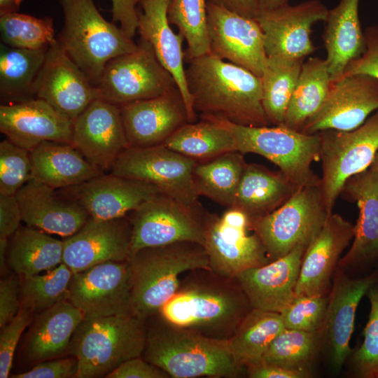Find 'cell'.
<instances>
[{"label":"cell","instance_id":"cell-19","mask_svg":"<svg viewBox=\"0 0 378 378\" xmlns=\"http://www.w3.org/2000/svg\"><path fill=\"white\" fill-rule=\"evenodd\" d=\"M378 281L372 274L351 279L337 267L332 277L324 321L320 331L321 347L327 351L330 366L342 370L351 355L349 342L358 304L372 285Z\"/></svg>","mask_w":378,"mask_h":378},{"label":"cell","instance_id":"cell-3","mask_svg":"<svg viewBox=\"0 0 378 378\" xmlns=\"http://www.w3.org/2000/svg\"><path fill=\"white\" fill-rule=\"evenodd\" d=\"M151 318L141 357L170 377L235 378L246 374V368L233 356L228 340L174 326L158 313Z\"/></svg>","mask_w":378,"mask_h":378},{"label":"cell","instance_id":"cell-4","mask_svg":"<svg viewBox=\"0 0 378 378\" xmlns=\"http://www.w3.org/2000/svg\"><path fill=\"white\" fill-rule=\"evenodd\" d=\"M127 262L132 313L146 321L177 292L182 274L196 269H211L204 248L192 241L144 248L131 254Z\"/></svg>","mask_w":378,"mask_h":378},{"label":"cell","instance_id":"cell-15","mask_svg":"<svg viewBox=\"0 0 378 378\" xmlns=\"http://www.w3.org/2000/svg\"><path fill=\"white\" fill-rule=\"evenodd\" d=\"M206 15L209 52L260 78L267 55L257 20L209 2Z\"/></svg>","mask_w":378,"mask_h":378},{"label":"cell","instance_id":"cell-42","mask_svg":"<svg viewBox=\"0 0 378 378\" xmlns=\"http://www.w3.org/2000/svg\"><path fill=\"white\" fill-rule=\"evenodd\" d=\"M1 43L13 48L40 50L56 42L53 20L13 13L0 16Z\"/></svg>","mask_w":378,"mask_h":378},{"label":"cell","instance_id":"cell-40","mask_svg":"<svg viewBox=\"0 0 378 378\" xmlns=\"http://www.w3.org/2000/svg\"><path fill=\"white\" fill-rule=\"evenodd\" d=\"M304 59L267 57L260 77L262 104L271 125H284Z\"/></svg>","mask_w":378,"mask_h":378},{"label":"cell","instance_id":"cell-31","mask_svg":"<svg viewBox=\"0 0 378 378\" xmlns=\"http://www.w3.org/2000/svg\"><path fill=\"white\" fill-rule=\"evenodd\" d=\"M32 178L56 189L80 185L104 173L72 144L44 141L30 151Z\"/></svg>","mask_w":378,"mask_h":378},{"label":"cell","instance_id":"cell-59","mask_svg":"<svg viewBox=\"0 0 378 378\" xmlns=\"http://www.w3.org/2000/svg\"><path fill=\"white\" fill-rule=\"evenodd\" d=\"M8 239L0 238V268L1 272L6 269V258L8 253Z\"/></svg>","mask_w":378,"mask_h":378},{"label":"cell","instance_id":"cell-39","mask_svg":"<svg viewBox=\"0 0 378 378\" xmlns=\"http://www.w3.org/2000/svg\"><path fill=\"white\" fill-rule=\"evenodd\" d=\"M284 328L279 313L252 308L228 340L236 361L245 368L260 362Z\"/></svg>","mask_w":378,"mask_h":378},{"label":"cell","instance_id":"cell-13","mask_svg":"<svg viewBox=\"0 0 378 378\" xmlns=\"http://www.w3.org/2000/svg\"><path fill=\"white\" fill-rule=\"evenodd\" d=\"M197 162L164 144L127 147L118 157L112 174L147 182L161 192L188 205L199 204L192 181Z\"/></svg>","mask_w":378,"mask_h":378},{"label":"cell","instance_id":"cell-20","mask_svg":"<svg viewBox=\"0 0 378 378\" xmlns=\"http://www.w3.org/2000/svg\"><path fill=\"white\" fill-rule=\"evenodd\" d=\"M72 145L94 166L111 170L128 147L120 106L97 98L73 121Z\"/></svg>","mask_w":378,"mask_h":378},{"label":"cell","instance_id":"cell-25","mask_svg":"<svg viewBox=\"0 0 378 378\" xmlns=\"http://www.w3.org/2000/svg\"><path fill=\"white\" fill-rule=\"evenodd\" d=\"M119 106L128 147L162 144L178 129L189 122L178 89L160 97Z\"/></svg>","mask_w":378,"mask_h":378},{"label":"cell","instance_id":"cell-47","mask_svg":"<svg viewBox=\"0 0 378 378\" xmlns=\"http://www.w3.org/2000/svg\"><path fill=\"white\" fill-rule=\"evenodd\" d=\"M328 302V295H295L280 313L285 328L320 332Z\"/></svg>","mask_w":378,"mask_h":378},{"label":"cell","instance_id":"cell-5","mask_svg":"<svg viewBox=\"0 0 378 378\" xmlns=\"http://www.w3.org/2000/svg\"><path fill=\"white\" fill-rule=\"evenodd\" d=\"M58 1L64 24L57 41L97 87L106 64L136 50L138 44L120 27L106 21L94 0Z\"/></svg>","mask_w":378,"mask_h":378},{"label":"cell","instance_id":"cell-33","mask_svg":"<svg viewBox=\"0 0 378 378\" xmlns=\"http://www.w3.org/2000/svg\"><path fill=\"white\" fill-rule=\"evenodd\" d=\"M298 188L280 170L273 172L257 164H247L233 207L253 220L279 208Z\"/></svg>","mask_w":378,"mask_h":378},{"label":"cell","instance_id":"cell-57","mask_svg":"<svg viewBox=\"0 0 378 378\" xmlns=\"http://www.w3.org/2000/svg\"><path fill=\"white\" fill-rule=\"evenodd\" d=\"M260 11L273 10L287 6L289 0H256Z\"/></svg>","mask_w":378,"mask_h":378},{"label":"cell","instance_id":"cell-18","mask_svg":"<svg viewBox=\"0 0 378 378\" xmlns=\"http://www.w3.org/2000/svg\"><path fill=\"white\" fill-rule=\"evenodd\" d=\"M328 11L320 0L260 11L255 20L263 33L267 57L305 59L316 50L311 39L312 27L325 22Z\"/></svg>","mask_w":378,"mask_h":378},{"label":"cell","instance_id":"cell-43","mask_svg":"<svg viewBox=\"0 0 378 378\" xmlns=\"http://www.w3.org/2000/svg\"><path fill=\"white\" fill-rule=\"evenodd\" d=\"M206 0H172L168 20L177 27L187 43L185 59L209 52Z\"/></svg>","mask_w":378,"mask_h":378},{"label":"cell","instance_id":"cell-51","mask_svg":"<svg viewBox=\"0 0 378 378\" xmlns=\"http://www.w3.org/2000/svg\"><path fill=\"white\" fill-rule=\"evenodd\" d=\"M20 283L10 276L0 281V326L8 323L18 313L21 302L19 300Z\"/></svg>","mask_w":378,"mask_h":378},{"label":"cell","instance_id":"cell-9","mask_svg":"<svg viewBox=\"0 0 378 378\" xmlns=\"http://www.w3.org/2000/svg\"><path fill=\"white\" fill-rule=\"evenodd\" d=\"M321 137V187L323 200L332 214L346 181L372 164L378 152V110L360 126L350 131L327 130Z\"/></svg>","mask_w":378,"mask_h":378},{"label":"cell","instance_id":"cell-55","mask_svg":"<svg viewBox=\"0 0 378 378\" xmlns=\"http://www.w3.org/2000/svg\"><path fill=\"white\" fill-rule=\"evenodd\" d=\"M246 374L251 378H304L309 374L260 361L246 367Z\"/></svg>","mask_w":378,"mask_h":378},{"label":"cell","instance_id":"cell-61","mask_svg":"<svg viewBox=\"0 0 378 378\" xmlns=\"http://www.w3.org/2000/svg\"><path fill=\"white\" fill-rule=\"evenodd\" d=\"M135 4L139 3L141 0H132Z\"/></svg>","mask_w":378,"mask_h":378},{"label":"cell","instance_id":"cell-23","mask_svg":"<svg viewBox=\"0 0 378 378\" xmlns=\"http://www.w3.org/2000/svg\"><path fill=\"white\" fill-rule=\"evenodd\" d=\"M355 225L331 214L302 257L295 295H328L340 255L354 238Z\"/></svg>","mask_w":378,"mask_h":378},{"label":"cell","instance_id":"cell-49","mask_svg":"<svg viewBox=\"0 0 378 378\" xmlns=\"http://www.w3.org/2000/svg\"><path fill=\"white\" fill-rule=\"evenodd\" d=\"M364 35L363 52L349 62L343 76L367 74L378 79V24L367 27Z\"/></svg>","mask_w":378,"mask_h":378},{"label":"cell","instance_id":"cell-29","mask_svg":"<svg viewBox=\"0 0 378 378\" xmlns=\"http://www.w3.org/2000/svg\"><path fill=\"white\" fill-rule=\"evenodd\" d=\"M341 194L356 202L359 209L352 244L338 263L344 270L378 258V172L368 169L351 176Z\"/></svg>","mask_w":378,"mask_h":378},{"label":"cell","instance_id":"cell-41","mask_svg":"<svg viewBox=\"0 0 378 378\" xmlns=\"http://www.w3.org/2000/svg\"><path fill=\"white\" fill-rule=\"evenodd\" d=\"M320 347V332L284 328L272 341L260 361L309 374Z\"/></svg>","mask_w":378,"mask_h":378},{"label":"cell","instance_id":"cell-30","mask_svg":"<svg viewBox=\"0 0 378 378\" xmlns=\"http://www.w3.org/2000/svg\"><path fill=\"white\" fill-rule=\"evenodd\" d=\"M360 0H340L328 9L323 40L326 60L332 80L341 78L350 62L364 51V31L361 28Z\"/></svg>","mask_w":378,"mask_h":378},{"label":"cell","instance_id":"cell-56","mask_svg":"<svg viewBox=\"0 0 378 378\" xmlns=\"http://www.w3.org/2000/svg\"><path fill=\"white\" fill-rule=\"evenodd\" d=\"M246 18L255 19L259 13L256 0H206Z\"/></svg>","mask_w":378,"mask_h":378},{"label":"cell","instance_id":"cell-36","mask_svg":"<svg viewBox=\"0 0 378 378\" xmlns=\"http://www.w3.org/2000/svg\"><path fill=\"white\" fill-rule=\"evenodd\" d=\"M246 164L244 154L238 151L197 162L192 172L196 195L206 197L227 208L233 207Z\"/></svg>","mask_w":378,"mask_h":378},{"label":"cell","instance_id":"cell-16","mask_svg":"<svg viewBox=\"0 0 378 378\" xmlns=\"http://www.w3.org/2000/svg\"><path fill=\"white\" fill-rule=\"evenodd\" d=\"M378 110V79L367 74L343 76L332 80L319 111L301 132L317 134L327 130L350 131L360 126Z\"/></svg>","mask_w":378,"mask_h":378},{"label":"cell","instance_id":"cell-12","mask_svg":"<svg viewBox=\"0 0 378 378\" xmlns=\"http://www.w3.org/2000/svg\"><path fill=\"white\" fill-rule=\"evenodd\" d=\"M251 220L241 210L230 207L221 215L206 214L203 247L214 272L236 278L242 272L270 262Z\"/></svg>","mask_w":378,"mask_h":378},{"label":"cell","instance_id":"cell-37","mask_svg":"<svg viewBox=\"0 0 378 378\" xmlns=\"http://www.w3.org/2000/svg\"><path fill=\"white\" fill-rule=\"evenodd\" d=\"M332 79L326 59L310 57L302 64L284 125L301 132L304 124L321 108Z\"/></svg>","mask_w":378,"mask_h":378},{"label":"cell","instance_id":"cell-48","mask_svg":"<svg viewBox=\"0 0 378 378\" xmlns=\"http://www.w3.org/2000/svg\"><path fill=\"white\" fill-rule=\"evenodd\" d=\"M33 312L21 305L17 315L1 328L0 335V377H8L14 354L22 333L31 321Z\"/></svg>","mask_w":378,"mask_h":378},{"label":"cell","instance_id":"cell-35","mask_svg":"<svg viewBox=\"0 0 378 378\" xmlns=\"http://www.w3.org/2000/svg\"><path fill=\"white\" fill-rule=\"evenodd\" d=\"M64 241L32 227H20L8 247L11 268L23 276L50 270L62 262Z\"/></svg>","mask_w":378,"mask_h":378},{"label":"cell","instance_id":"cell-11","mask_svg":"<svg viewBox=\"0 0 378 378\" xmlns=\"http://www.w3.org/2000/svg\"><path fill=\"white\" fill-rule=\"evenodd\" d=\"M206 214L200 204L188 205L161 192L156 194L131 212L130 255L178 241L202 245Z\"/></svg>","mask_w":378,"mask_h":378},{"label":"cell","instance_id":"cell-26","mask_svg":"<svg viewBox=\"0 0 378 378\" xmlns=\"http://www.w3.org/2000/svg\"><path fill=\"white\" fill-rule=\"evenodd\" d=\"M61 190L78 202L91 218L102 220L126 216L160 192L153 184L112 173Z\"/></svg>","mask_w":378,"mask_h":378},{"label":"cell","instance_id":"cell-32","mask_svg":"<svg viewBox=\"0 0 378 378\" xmlns=\"http://www.w3.org/2000/svg\"><path fill=\"white\" fill-rule=\"evenodd\" d=\"M84 319L81 311L66 300L41 312L28 332L25 349L29 359L41 362L67 351Z\"/></svg>","mask_w":378,"mask_h":378},{"label":"cell","instance_id":"cell-53","mask_svg":"<svg viewBox=\"0 0 378 378\" xmlns=\"http://www.w3.org/2000/svg\"><path fill=\"white\" fill-rule=\"evenodd\" d=\"M21 221L22 211L15 195L0 194V238L13 236Z\"/></svg>","mask_w":378,"mask_h":378},{"label":"cell","instance_id":"cell-21","mask_svg":"<svg viewBox=\"0 0 378 378\" xmlns=\"http://www.w3.org/2000/svg\"><path fill=\"white\" fill-rule=\"evenodd\" d=\"M132 230L127 216L109 220L90 218L64 240L62 262L75 274L108 261H126L130 255Z\"/></svg>","mask_w":378,"mask_h":378},{"label":"cell","instance_id":"cell-7","mask_svg":"<svg viewBox=\"0 0 378 378\" xmlns=\"http://www.w3.org/2000/svg\"><path fill=\"white\" fill-rule=\"evenodd\" d=\"M213 119L230 131L237 151L265 157L298 188L321 181L311 169L312 162L320 159L321 137L318 133L307 134L284 125L253 127Z\"/></svg>","mask_w":378,"mask_h":378},{"label":"cell","instance_id":"cell-8","mask_svg":"<svg viewBox=\"0 0 378 378\" xmlns=\"http://www.w3.org/2000/svg\"><path fill=\"white\" fill-rule=\"evenodd\" d=\"M330 214L323 200L320 181L299 188L279 208L251 220V228L260 239L272 261L299 245L308 246Z\"/></svg>","mask_w":378,"mask_h":378},{"label":"cell","instance_id":"cell-1","mask_svg":"<svg viewBox=\"0 0 378 378\" xmlns=\"http://www.w3.org/2000/svg\"><path fill=\"white\" fill-rule=\"evenodd\" d=\"M251 309L236 278L200 268L181 277L177 292L158 314L174 326L228 340Z\"/></svg>","mask_w":378,"mask_h":378},{"label":"cell","instance_id":"cell-6","mask_svg":"<svg viewBox=\"0 0 378 378\" xmlns=\"http://www.w3.org/2000/svg\"><path fill=\"white\" fill-rule=\"evenodd\" d=\"M145 322L133 314L85 318L68 349L78 361L76 377H105L125 361L141 357Z\"/></svg>","mask_w":378,"mask_h":378},{"label":"cell","instance_id":"cell-52","mask_svg":"<svg viewBox=\"0 0 378 378\" xmlns=\"http://www.w3.org/2000/svg\"><path fill=\"white\" fill-rule=\"evenodd\" d=\"M105 377L168 378L170 377L166 372L148 363L142 357H136L125 361Z\"/></svg>","mask_w":378,"mask_h":378},{"label":"cell","instance_id":"cell-14","mask_svg":"<svg viewBox=\"0 0 378 378\" xmlns=\"http://www.w3.org/2000/svg\"><path fill=\"white\" fill-rule=\"evenodd\" d=\"M132 281L126 261H108L74 274L66 300L85 318L132 313Z\"/></svg>","mask_w":378,"mask_h":378},{"label":"cell","instance_id":"cell-17","mask_svg":"<svg viewBox=\"0 0 378 378\" xmlns=\"http://www.w3.org/2000/svg\"><path fill=\"white\" fill-rule=\"evenodd\" d=\"M36 98L74 121L95 99L98 90L56 42L47 50L34 85Z\"/></svg>","mask_w":378,"mask_h":378},{"label":"cell","instance_id":"cell-2","mask_svg":"<svg viewBox=\"0 0 378 378\" xmlns=\"http://www.w3.org/2000/svg\"><path fill=\"white\" fill-rule=\"evenodd\" d=\"M185 61L187 87L200 118L245 126L271 125L262 104L260 77L210 52Z\"/></svg>","mask_w":378,"mask_h":378},{"label":"cell","instance_id":"cell-24","mask_svg":"<svg viewBox=\"0 0 378 378\" xmlns=\"http://www.w3.org/2000/svg\"><path fill=\"white\" fill-rule=\"evenodd\" d=\"M59 190L31 178L16 192L27 226L69 237L88 222L91 217L86 210Z\"/></svg>","mask_w":378,"mask_h":378},{"label":"cell","instance_id":"cell-60","mask_svg":"<svg viewBox=\"0 0 378 378\" xmlns=\"http://www.w3.org/2000/svg\"><path fill=\"white\" fill-rule=\"evenodd\" d=\"M370 169L372 171L378 172V152L375 155V158L370 167Z\"/></svg>","mask_w":378,"mask_h":378},{"label":"cell","instance_id":"cell-38","mask_svg":"<svg viewBox=\"0 0 378 378\" xmlns=\"http://www.w3.org/2000/svg\"><path fill=\"white\" fill-rule=\"evenodd\" d=\"M187 122L162 144L197 162L237 151L234 137L221 122L213 118Z\"/></svg>","mask_w":378,"mask_h":378},{"label":"cell","instance_id":"cell-22","mask_svg":"<svg viewBox=\"0 0 378 378\" xmlns=\"http://www.w3.org/2000/svg\"><path fill=\"white\" fill-rule=\"evenodd\" d=\"M0 131L14 144L31 151L44 141L72 144L73 121L46 101L34 98L1 104Z\"/></svg>","mask_w":378,"mask_h":378},{"label":"cell","instance_id":"cell-58","mask_svg":"<svg viewBox=\"0 0 378 378\" xmlns=\"http://www.w3.org/2000/svg\"><path fill=\"white\" fill-rule=\"evenodd\" d=\"M22 0H0V16L17 13Z\"/></svg>","mask_w":378,"mask_h":378},{"label":"cell","instance_id":"cell-44","mask_svg":"<svg viewBox=\"0 0 378 378\" xmlns=\"http://www.w3.org/2000/svg\"><path fill=\"white\" fill-rule=\"evenodd\" d=\"M73 275L62 262L45 274L24 276L20 283L21 305L32 312H42L66 300Z\"/></svg>","mask_w":378,"mask_h":378},{"label":"cell","instance_id":"cell-28","mask_svg":"<svg viewBox=\"0 0 378 378\" xmlns=\"http://www.w3.org/2000/svg\"><path fill=\"white\" fill-rule=\"evenodd\" d=\"M172 0H141V10L137 11L141 38L152 46L158 60L173 76L183 99L189 122L197 120L186 79L184 40L181 33H175L168 20V8Z\"/></svg>","mask_w":378,"mask_h":378},{"label":"cell","instance_id":"cell-27","mask_svg":"<svg viewBox=\"0 0 378 378\" xmlns=\"http://www.w3.org/2000/svg\"><path fill=\"white\" fill-rule=\"evenodd\" d=\"M308 246L240 273L236 279L253 309L281 313L295 295L301 262Z\"/></svg>","mask_w":378,"mask_h":378},{"label":"cell","instance_id":"cell-46","mask_svg":"<svg viewBox=\"0 0 378 378\" xmlns=\"http://www.w3.org/2000/svg\"><path fill=\"white\" fill-rule=\"evenodd\" d=\"M32 178L30 151L6 139L0 143V194L15 195Z\"/></svg>","mask_w":378,"mask_h":378},{"label":"cell","instance_id":"cell-45","mask_svg":"<svg viewBox=\"0 0 378 378\" xmlns=\"http://www.w3.org/2000/svg\"><path fill=\"white\" fill-rule=\"evenodd\" d=\"M370 304L364 339L354 353L352 365L355 374L362 378H378V281L368 290Z\"/></svg>","mask_w":378,"mask_h":378},{"label":"cell","instance_id":"cell-50","mask_svg":"<svg viewBox=\"0 0 378 378\" xmlns=\"http://www.w3.org/2000/svg\"><path fill=\"white\" fill-rule=\"evenodd\" d=\"M78 370L77 359L66 358L39 362L27 372L13 374V378H72Z\"/></svg>","mask_w":378,"mask_h":378},{"label":"cell","instance_id":"cell-10","mask_svg":"<svg viewBox=\"0 0 378 378\" xmlns=\"http://www.w3.org/2000/svg\"><path fill=\"white\" fill-rule=\"evenodd\" d=\"M137 44L136 50L114 57L106 64L97 86L99 98L120 106L178 89L150 44L141 38Z\"/></svg>","mask_w":378,"mask_h":378},{"label":"cell","instance_id":"cell-54","mask_svg":"<svg viewBox=\"0 0 378 378\" xmlns=\"http://www.w3.org/2000/svg\"><path fill=\"white\" fill-rule=\"evenodd\" d=\"M132 0H112L113 20L130 38H133L138 27V15Z\"/></svg>","mask_w":378,"mask_h":378},{"label":"cell","instance_id":"cell-34","mask_svg":"<svg viewBox=\"0 0 378 378\" xmlns=\"http://www.w3.org/2000/svg\"><path fill=\"white\" fill-rule=\"evenodd\" d=\"M48 48L29 50L13 48L1 43V104L36 98L35 82Z\"/></svg>","mask_w":378,"mask_h":378}]
</instances>
